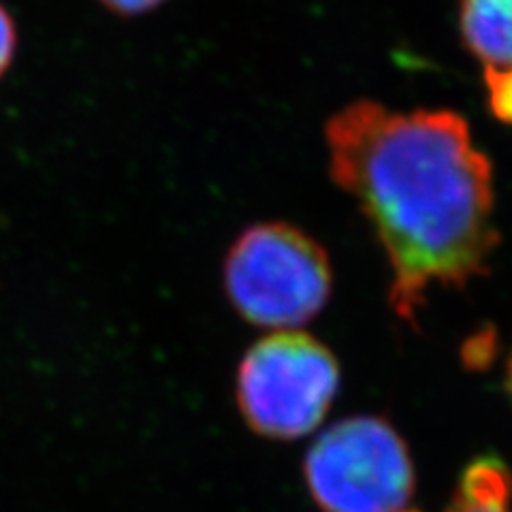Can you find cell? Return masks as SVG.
Wrapping results in <instances>:
<instances>
[{
	"instance_id": "7a4b0ae2",
	"label": "cell",
	"mask_w": 512,
	"mask_h": 512,
	"mask_svg": "<svg viewBox=\"0 0 512 512\" xmlns=\"http://www.w3.org/2000/svg\"><path fill=\"white\" fill-rule=\"evenodd\" d=\"M224 288L248 323L284 331L327 306L333 269L316 239L293 224L263 222L235 239L224 261Z\"/></svg>"
},
{
	"instance_id": "52a82bcc",
	"label": "cell",
	"mask_w": 512,
	"mask_h": 512,
	"mask_svg": "<svg viewBox=\"0 0 512 512\" xmlns=\"http://www.w3.org/2000/svg\"><path fill=\"white\" fill-rule=\"evenodd\" d=\"M485 86L493 116L512 126V67L485 69Z\"/></svg>"
},
{
	"instance_id": "30bf717a",
	"label": "cell",
	"mask_w": 512,
	"mask_h": 512,
	"mask_svg": "<svg viewBox=\"0 0 512 512\" xmlns=\"http://www.w3.org/2000/svg\"><path fill=\"white\" fill-rule=\"evenodd\" d=\"M508 389L512 393V357H510V363H508Z\"/></svg>"
},
{
	"instance_id": "3957f363",
	"label": "cell",
	"mask_w": 512,
	"mask_h": 512,
	"mask_svg": "<svg viewBox=\"0 0 512 512\" xmlns=\"http://www.w3.org/2000/svg\"><path fill=\"white\" fill-rule=\"evenodd\" d=\"M340 389V365L310 333L284 329L248 348L237 370V406L256 434L297 440L323 423Z\"/></svg>"
},
{
	"instance_id": "ba28073f",
	"label": "cell",
	"mask_w": 512,
	"mask_h": 512,
	"mask_svg": "<svg viewBox=\"0 0 512 512\" xmlns=\"http://www.w3.org/2000/svg\"><path fill=\"white\" fill-rule=\"evenodd\" d=\"M18 43V26H15L11 11L0 3V82H3L5 75L13 67L15 54H18Z\"/></svg>"
},
{
	"instance_id": "277c9868",
	"label": "cell",
	"mask_w": 512,
	"mask_h": 512,
	"mask_svg": "<svg viewBox=\"0 0 512 512\" xmlns=\"http://www.w3.org/2000/svg\"><path fill=\"white\" fill-rule=\"evenodd\" d=\"M303 470L323 512H404L414 493L408 446L380 416L331 425L312 444Z\"/></svg>"
},
{
	"instance_id": "6da1fadb",
	"label": "cell",
	"mask_w": 512,
	"mask_h": 512,
	"mask_svg": "<svg viewBox=\"0 0 512 512\" xmlns=\"http://www.w3.org/2000/svg\"><path fill=\"white\" fill-rule=\"evenodd\" d=\"M329 173L370 220L391 265L389 303L414 325L436 286L489 271L500 244L493 169L448 109L355 101L325 126Z\"/></svg>"
},
{
	"instance_id": "5b68a950",
	"label": "cell",
	"mask_w": 512,
	"mask_h": 512,
	"mask_svg": "<svg viewBox=\"0 0 512 512\" xmlns=\"http://www.w3.org/2000/svg\"><path fill=\"white\" fill-rule=\"evenodd\" d=\"M461 35L485 69L512 67V0H461Z\"/></svg>"
},
{
	"instance_id": "8992f818",
	"label": "cell",
	"mask_w": 512,
	"mask_h": 512,
	"mask_svg": "<svg viewBox=\"0 0 512 512\" xmlns=\"http://www.w3.org/2000/svg\"><path fill=\"white\" fill-rule=\"evenodd\" d=\"M512 474L495 457H480L463 472L446 512H510Z\"/></svg>"
},
{
	"instance_id": "9c48e42d",
	"label": "cell",
	"mask_w": 512,
	"mask_h": 512,
	"mask_svg": "<svg viewBox=\"0 0 512 512\" xmlns=\"http://www.w3.org/2000/svg\"><path fill=\"white\" fill-rule=\"evenodd\" d=\"M96 3L118 18H141L163 7L167 0H96Z\"/></svg>"
}]
</instances>
